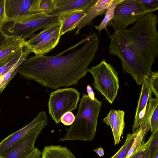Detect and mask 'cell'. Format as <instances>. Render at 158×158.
I'll list each match as a JSON object with an SVG mask.
<instances>
[{"label": "cell", "instance_id": "6", "mask_svg": "<svg viewBox=\"0 0 158 158\" xmlns=\"http://www.w3.org/2000/svg\"><path fill=\"white\" fill-rule=\"evenodd\" d=\"M80 93L73 88L59 89L52 92L49 98V114L56 124L60 122L61 116L65 113L77 109Z\"/></svg>", "mask_w": 158, "mask_h": 158}, {"label": "cell", "instance_id": "29", "mask_svg": "<svg viewBox=\"0 0 158 158\" xmlns=\"http://www.w3.org/2000/svg\"><path fill=\"white\" fill-rule=\"evenodd\" d=\"M143 3L147 10L153 12L158 9V0H139Z\"/></svg>", "mask_w": 158, "mask_h": 158}, {"label": "cell", "instance_id": "14", "mask_svg": "<svg viewBox=\"0 0 158 158\" xmlns=\"http://www.w3.org/2000/svg\"><path fill=\"white\" fill-rule=\"evenodd\" d=\"M152 93L149 78L145 81L142 84L132 126L133 132L139 129L141 121L146 112L149 98L152 96Z\"/></svg>", "mask_w": 158, "mask_h": 158}, {"label": "cell", "instance_id": "22", "mask_svg": "<svg viewBox=\"0 0 158 158\" xmlns=\"http://www.w3.org/2000/svg\"><path fill=\"white\" fill-rule=\"evenodd\" d=\"M122 0H113L110 4L106 9V15L103 20L98 26H95V28L100 32L103 29H105L107 32V26L108 23L113 18L115 8L117 5Z\"/></svg>", "mask_w": 158, "mask_h": 158}, {"label": "cell", "instance_id": "34", "mask_svg": "<svg viewBox=\"0 0 158 158\" xmlns=\"http://www.w3.org/2000/svg\"><path fill=\"white\" fill-rule=\"evenodd\" d=\"M93 151L98 154L100 157L103 156L104 154V149L102 147L94 149Z\"/></svg>", "mask_w": 158, "mask_h": 158}, {"label": "cell", "instance_id": "24", "mask_svg": "<svg viewBox=\"0 0 158 158\" xmlns=\"http://www.w3.org/2000/svg\"><path fill=\"white\" fill-rule=\"evenodd\" d=\"M152 137L149 146L151 158L158 152V131L152 133Z\"/></svg>", "mask_w": 158, "mask_h": 158}, {"label": "cell", "instance_id": "26", "mask_svg": "<svg viewBox=\"0 0 158 158\" xmlns=\"http://www.w3.org/2000/svg\"><path fill=\"white\" fill-rule=\"evenodd\" d=\"M54 0H39L40 10L47 14L51 13L53 10Z\"/></svg>", "mask_w": 158, "mask_h": 158}, {"label": "cell", "instance_id": "15", "mask_svg": "<svg viewBox=\"0 0 158 158\" xmlns=\"http://www.w3.org/2000/svg\"><path fill=\"white\" fill-rule=\"evenodd\" d=\"M113 0H98L86 12V15L79 22L77 26L76 35L78 34L83 27L90 25L98 16L106 13V9Z\"/></svg>", "mask_w": 158, "mask_h": 158}, {"label": "cell", "instance_id": "9", "mask_svg": "<svg viewBox=\"0 0 158 158\" xmlns=\"http://www.w3.org/2000/svg\"><path fill=\"white\" fill-rule=\"evenodd\" d=\"M48 124L47 119L35 126L15 148L4 157V158H25L35 149L37 138Z\"/></svg>", "mask_w": 158, "mask_h": 158}, {"label": "cell", "instance_id": "8", "mask_svg": "<svg viewBox=\"0 0 158 158\" xmlns=\"http://www.w3.org/2000/svg\"><path fill=\"white\" fill-rule=\"evenodd\" d=\"M47 119V115L45 112L41 111L28 124L5 138L0 142V156H5L18 145L31 130L37 124Z\"/></svg>", "mask_w": 158, "mask_h": 158}, {"label": "cell", "instance_id": "35", "mask_svg": "<svg viewBox=\"0 0 158 158\" xmlns=\"http://www.w3.org/2000/svg\"><path fill=\"white\" fill-rule=\"evenodd\" d=\"M152 158H158V152H157Z\"/></svg>", "mask_w": 158, "mask_h": 158}, {"label": "cell", "instance_id": "2", "mask_svg": "<svg viewBox=\"0 0 158 158\" xmlns=\"http://www.w3.org/2000/svg\"><path fill=\"white\" fill-rule=\"evenodd\" d=\"M158 19L149 12L132 27L125 30L115 28L109 34V53L121 61L124 71L130 75L139 85L149 79L158 54Z\"/></svg>", "mask_w": 158, "mask_h": 158}, {"label": "cell", "instance_id": "33", "mask_svg": "<svg viewBox=\"0 0 158 158\" xmlns=\"http://www.w3.org/2000/svg\"><path fill=\"white\" fill-rule=\"evenodd\" d=\"M7 36L2 29H0V46L4 42Z\"/></svg>", "mask_w": 158, "mask_h": 158}, {"label": "cell", "instance_id": "3", "mask_svg": "<svg viewBox=\"0 0 158 158\" xmlns=\"http://www.w3.org/2000/svg\"><path fill=\"white\" fill-rule=\"evenodd\" d=\"M102 106V102L96 98L92 100L88 95L83 93L74 121L65 136L58 141L92 140L96 131L98 118Z\"/></svg>", "mask_w": 158, "mask_h": 158}, {"label": "cell", "instance_id": "32", "mask_svg": "<svg viewBox=\"0 0 158 158\" xmlns=\"http://www.w3.org/2000/svg\"><path fill=\"white\" fill-rule=\"evenodd\" d=\"M86 90L88 93V95L89 97L92 100H94L95 98V94L93 91L91 86L88 85L87 86Z\"/></svg>", "mask_w": 158, "mask_h": 158}, {"label": "cell", "instance_id": "28", "mask_svg": "<svg viewBox=\"0 0 158 158\" xmlns=\"http://www.w3.org/2000/svg\"><path fill=\"white\" fill-rule=\"evenodd\" d=\"M117 111L112 109L107 115L103 120V122L107 126H110L111 129L113 128V124L115 118Z\"/></svg>", "mask_w": 158, "mask_h": 158}, {"label": "cell", "instance_id": "19", "mask_svg": "<svg viewBox=\"0 0 158 158\" xmlns=\"http://www.w3.org/2000/svg\"><path fill=\"white\" fill-rule=\"evenodd\" d=\"M60 25L61 23L59 20L52 22L40 32L34 34L29 40H26V47H28L37 44Z\"/></svg>", "mask_w": 158, "mask_h": 158}, {"label": "cell", "instance_id": "30", "mask_svg": "<svg viewBox=\"0 0 158 158\" xmlns=\"http://www.w3.org/2000/svg\"><path fill=\"white\" fill-rule=\"evenodd\" d=\"M4 6L5 0H0V29H2L6 20Z\"/></svg>", "mask_w": 158, "mask_h": 158}, {"label": "cell", "instance_id": "16", "mask_svg": "<svg viewBox=\"0 0 158 158\" xmlns=\"http://www.w3.org/2000/svg\"><path fill=\"white\" fill-rule=\"evenodd\" d=\"M60 26L56 28L37 44L27 47L35 55L47 53L58 44L61 38L60 36Z\"/></svg>", "mask_w": 158, "mask_h": 158}, {"label": "cell", "instance_id": "21", "mask_svg": "<svg viewBox=\"0 0 158 158\" xmlns=\"http://www.w3.org/2000/svg\"><path fill=\"white\" fill-rule=\"evenodd\" d=\"M138 129L127 134L124 143L120 149L111 158H125L137 135Z\"/></svg>", "mask_w": 158, "mask_h": 158}, {"label": "cell", "instance_id": "13", "mask_svg": "<svg viewBox=\"0 0 158 158\" xmlns=\"http://www.w3.org/2000/svg\"><path fill=\"white\" fill-rule=\"evenodd\" d=\"M33 0H5V23L13 21L17 17L29 12Z\"/></svg>", "mask_w": 158, "mask_h": 158}, {"label": "cell", "instance_id": "10", "mask_svg": "<svg viewBox=\"0 0 158 158\" xmlns=\"http://www.w3.org/2000/svg\"><path fill=\"white\" fill-rule=\"evenodd\" d=\"M26 47V40L18 36L8 35L0 46V68L11 61Z\"/></svg>", "mask_w": 158, "mask_h": 158}, {"label": "cell", "instance_id": "18", "mask_svg": "<svg viewBox=\"0 0 158 158\" xmlns=\"http://www.w3.org/2000/svg\"><path fill=\"white\" fill-rule=\"evenodd\" d=\"M41 158H77L66 147L51 145L45 147L41 152Z\"/></svg>", "mask_w": 158, "mask_h": 158}, {"label": "cell", "instance_id": "25", "mask_svg": "<svg viewBox=\"0 0 158 158\" xmlns=\"http://www.w3.org/2000/svg\"><path fill=\"white\" fill-rule=\"evenodd\" d=\"M150 76L149 81L152 93L158 98V72L152 71Z\"/></svg>", "mask_w": 158, "mask_h": 158}, {"label": "cell", "instance_id": "17", "mask_svg": "<svg viewBox=\"0 0 158 158\" xmlns=\"http://www.w3.org/2000/svg\"><path fill=\"white\" fill-rule=\"evenodd\" d=\"M86 13L81 11H75L61 14L58 16L61 23L60 36L74 29Z\"/></svg>", "mask_w": 158, "mask_h": 158}, {"label": "cell", "instance_id": "37", "mask_svg": "<svg viewBox=\"0 0 158 158\" xmlns=\"http://www.w3.org/2000/svg\"><path fill=\"white\" fill-rule=\"evenodd\" d=\"M0 115H1V110L0 109Z\"/></svg>", "mask_w": 158, "mask_h": 158}, {"label": "cell", "instance_id": "1", "mask_svg": "<svg viewBox=\"0 0 158 158\" xmlns=\"http://www.w3.org/2000/svg\"><path fill=\"white\" fill-rule=\"evenodd\" d=\"M99 45L98 36L94 32L56 55H35L27 58L18 67L17 73L24 79L52 89L76 85L88 72Z\"/></svg>", "mask_w": 158, "mask_h": 158}, {"label": "cell", "instance_id": "36", "mask_svg": "<svg viewBox=\"0 0 158 158\" xmlns=\"http://www.w3.org/2000/svg\"><path fill=\"white\" fill-rule=\"evenodd\" d=\"M0 158H4V157L0 156Z\"/></svg>", "mask_w": 158, "mask_h": 158}, {"label": "cell", "instance_id": "31", "mask_svg": "<svg viewBox=\"0 0 158 158\" xmlns=\"http://www.w3.org/2000/svg\"><path fill=\"white\" fill-rule=\"evenodd\" d=\"M41 152L37 148L35 149L25 158H41Z\"/></svg>", "mask_w": 158, "mask_h": 158}, {"label": "cell", "instance_id": "27", "mask_svg": "<svg viewBox=\"0 0 158 158\" xmlns=\"http://www.w3.org/2000/svg\"><path fill=\"white\" fill-rule=\"evenodd\" d=\"M75 119V116L71 111L67 112L62 115L60 122L65 126L71 125Z\"/></svg>", "mask_w": 158, "mask_h": 158}, {"label": "cell", "instance_id": "5", "mask_svg": "<svg viewBox=\"0 0 158 158\" xmlns=\"http://www.w3.org/2000/svg\"><path fill=\"white\" fill-rule=\"evenodd\" d=\"M88 72L93 76L94 88L112 104L117 96L119 88L118 72L112 65L105 60L88 69Z\"/></svg>", "mask_w": 158, "mask_h": 158}, {"label": "cell", "instance_id": "23", "mask_svg": "<svg viewBox=\"0 0 158 158\" xmlns=\"http://www.w3.org/2000/svg\"><path fill=\"white\" fill-rule=\"evenodd\" d=\"M152 137L151 134L148 141L138 146L129 158H151L149 146Z\"/></svg>", "mask_w": 158, "mask_h": 158}, {"label": "cell", "instance_id": "12", "mask_svg": "<svg viewBox=\"0 0 158 158\" xmlns=\"http://www.w3.org/2000/svg\"><path fill=\"white\" fill-rule=\"evenodd\" d=\"M145 114L140 123L139 129L145 130L152 133L158 131V98L150 96L148 100Z\"/></svg>", "mask_w": 158, "mask_h": 158}, {"label": "cell", "instance_id": "4", "mask_svg": "<svg viewBox=\"0 0 158 158\" xmlns=\"http://www.w3.org/2000/svg\"><path fill=\"white\" fill-rule=\"evenodd\" d=\"M57 20L58 16L43 12H29L7 23L8 25L4 27V31L7 35L18 36L26 40L31 37L36 31Z\"/></svg>", "mask_w": 158, "mask_h": 158}, {"label": "cell", "instance_id": "7", "mask_svg": "<svg viewBox=\"0 0 158 158\" xmlns=\"http://www.w3.org/2000/svg\"><path fill=\"white\" fill-rule=\"evenodd\" d=\"M149 12L139 0H122L116 6L114 17L107 27L125 30Z\"/></svg>", "mask_w": 158, "mask_h": 158}, {"label": "cell", "instance_id": "11", "mask_svg": "<svg viewBox=\"0 0 158 158\" xmlns=\"http://www.w3.org/2000/svg\"><path fill=\"white\" fill-rule=\"evenodd\" d=\"M98 0H54L51 14L58 16L64 13L75 11L86 13Z\"/></svg>", "mask_w": 158, "mask_h": 158}, {"label": "cell", "instance_id": "20", "mask_svg": "<svg viewBox=\"0 0 158 158\" xmlns=\"http://www.w3.org/2000/svg\"><path fill=\"white\" fill-rule=\"evenodd\" d=\"M125 112L120 110L117 111V115L112 129L114 139V144L116 145L118 144L120 141L125 123L124 121Z\"/></svg>", "mask_w": 158, "mask_h": 158}]
</instances>
